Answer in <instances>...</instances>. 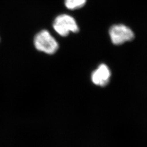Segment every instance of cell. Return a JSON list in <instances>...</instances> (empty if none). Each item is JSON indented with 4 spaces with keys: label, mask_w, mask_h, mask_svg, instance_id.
Here are the masks:
<instances>
[{
    "label": "cell",
    "mask_w": 147,
    "mask_h": 147,
    "mask_svg": "<svg viewBox=\"0 0 147 147\" xmlns=\"http://www.w3.org/2000/svg\"><path fill=\"white\" fill-rule=\"evenodd\" d=\"M34 45L37 50L53 55L58 50L57 40L47 30H42L37 33L34 38Z\"/></svg>",
    "instance_id": "6da1fadb"
},
{
    "label": "cell",
    "mask_w": 147,
    "mask_h": 147,
    "mask_svg": "<svg viewBox=\"0 0 147 147\" xmlns=\"http://www.w3.org/2000/svg\"><path fill=\"white\" fill-rule=\"evenodd\" d=\"M110 70L105 64H101L91 74V80L96 86L104 87L110 80Z\"/></svg>",
    "instance_id": "277c9868"
},
{
    "label": "cell",
    "mask_w": 147,
    "mask_h": 147,
    "mask_svg": "<svg viewBox=\"0 0 147 147\" xmlns=\"http://www.w3.org/2000/svg\"><path fill=\"white\" fill-rule=\"evenodd\" d=\"M109 35L111 42L116 45L131 41L135 37L131 29L123 24H117L111 27Z\"/></svg>",
    "instance_id": "3957f363"
},
{
    "label": "cell",
    "mask_w": 147,
    "mask_h": 147,
    "mask_svg": "<svg viewBox=\"0 0 147 147\" xmlns=\"http://www.w3.org/2000/svg\"><path fill=\"white\" fill-rule=\"evenodd\" d=\"M53 28L58 34L66 37L70 32L76 33L79 28L75 19L71 16L63 14L56 18L53 23Z\"/></svg>",
    "instance_id": "7a4b0ae2"
},
{
    "label": "cell",
    "mask_w": 147,
    "mask_h": 147,
    "mask_svg": "<svg viewBox=\"0 0 147 147\" xmlns=\"http://www.w3.org/2000/svg\"><path fill=\"white\" fill-rule=\"evenodd\" d=\"M86 1L87 0H64V4L69 9L75 10L84 7Z\"/></svg>",
    "instance_id": "5b68a950"
}]
</instances>
